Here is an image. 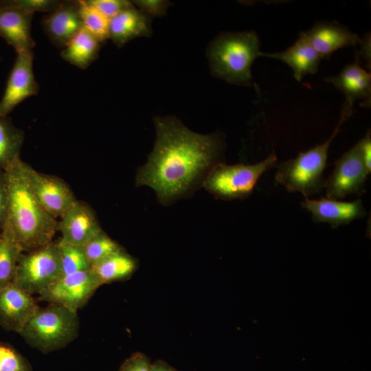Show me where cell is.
<instances>
[{
  "label": "cell",
  "mask_w": 371,
  "mask_h": 371,
  "mask_svg": "<svg viewBox=\"0 0 371 371\" xmlns=\"http://www.w3.org/2000/svg\"><path fill=\"white\" fill-rule=\"evenodd\" d=\"M156 141L147 162L137 170L135 186L152 188L158 201L168 205L191 196L216 164L224 143L218 134L203 135L172 117L154 119Z\"/></svg>",
  "instance_id": "1"
},
{
  "label": "cell",
  "mask_w": 371,
  "mask_h": 371,
  "mask_svg": "<svg viewBox=\"0 0 371 371\" xmlns=\"http://www.w3.org/2000/svg\"><path fill=\"white\" fill-rule=\"evenodd\" d=\"M26 165L19 157L5 170L8 193L6 221L23 251L29 252L52 243L58 231V221L34 195Z\"/></svg>",
  "instance_id": "2"
},
{
  "label": "cell",
  "mask_w": 371,
  "mask_h": 371,
  "mask_svg": "<svg viewBox=\"0 0 371 371\" xmlns=\"http://www.w3.org/2000/svg\"><path fill=\"white\" fill-rule=\"evenodd\" d=\"M260 46L259 37L254 31L221 34L207 49L213 75L229 83L251 86L252 64L261 57Z\"/></svg>",
  "instance_id": "3"
},
{
  "label": "cell",
  "mask_w": 371,
  "mask_h": 371,
  "mask_svg": "<svg viewBox=\"0 0 371 371\" xmlns=\"http://www.w3.org/2000/svg\"><path fill=\"white\" fill-rule=\"evenodd\" d=\"M353 113V109L342 106L341 116L331 135L323 143L301 152L293 159L278 164L275 179L289 192H299L304 198L317 194L324 188V170L330 146L344 122Z\"/></svg>",
  "instance_id": "4"
},
{
  "label": "cell",
  "mask_w": 371,
  "mask_h": 371,
  "mask_svg": "<svg viewBox=\"0 0 371 371\" xmlns=\"http://www.w3.org/2000/svg\"><path fill=\"white\" fill-rule=\"evenodd\" d=\"M77 311L50 304L38 308L19 335L31 347L49 353L65 347L78 335Z\"/></svg>",
  "instance_id": "5"
},
{
  "label": "cell",
  "mask_w": 371,
  "mask_h": 371,
  "mask_svg": "<svg viewBox=\"0 0 371 371\" xmlns=\"http://www.w3.org/2000/svg\"><path fill=\"white\" fill-rule=\"evenodd\" d=\"M278 157L273 151L266 159L254 164H216L210 170L203 187L216 199L224 201L245 199L254 191L260 177L276 167Z\"/></svg>",
  "instance_id": "6"
},
{
  "label": "cell",
  "mask_w": 371,
  "mask_h": 371,
  "mask_svg": "<svg viewBox=\"0 0 371 371\" xmlns=\"http://www.w3.org/2000/svg\"><path fill=\"white\" fill-rule=\"evenodd\" d=\"M62 276L61 262L57 242L21 254L13 283L30 293L47 289Z\"/></svg>",
  "instance_id": "7"
},
{
  "label": "cell",
  "mask_w": 371,
  "mask_h": 371,
  "mask_svg": "<svg viewBox=\"0 0 371 371\" xmlns=\"http://www.w3.org/2000/svg\"><path fill=\"white\" fill-rule=\"evenodd\" d=\"M370 174L357 143L335 161L332 173L325 180L326 198L339 200L352 194H363Z\"/></svg>",
  "instance_id": "8"
},
{
  "label": "cell",
  "mask_w": 371,
  "mask_h": 371,
  "mask_svg": "<svg viewBox=\"0 0 371 371\" xmlns=\"http://www.w3.org/2000/svg\"><path fill=\"white\" fill-rule=\"evenodd\" d=\"M26 172L34 195L56 220L64 216L78 201L69 186L61 178L38 172L27 164Z\"/></svg>",
  "instance_id": "9"
},
{
  "label": "cell",
  "mask_w": 371,
  "mask_h": 371,
  "mask_svg": "<svg viewBox=\"0 0 371 371\" xmlns=\"http://www.w3.org/2000/svg\"><path fill=\"white\" fill-rule=\"evenodd\" d=\"M101 286L91 269L60 278L39 294L40 299L78 311Z\"/></svg>",
  "instance_id": "10"
},
{
  "label": "cell",
  "mask_w": 371,
  "mask_h": 371,
  "mask_svg": "<svg viewBox=\"0 0 371 371\" xmlns=\"http://www.w3.org/2000/svg\"><path fill=\"white\" fill-rule=\"evenodd\" d=\"M38 89L33 71L32 51L17 54L0 100V115L8 116L24 100L37 94Z\"/></svg>",
  "instance_id": "11"
},
{
  "label": "cell",
  "mask_w": 371,
  "mask_h": 371,
  "mask_svg": "<svg viewBox=\"0 0 371 371\" xmlns=\"http://www.w3.org/2000/svg\"><path fill=\"white\" fill-rule=\"evenodd\" d=\"M38 308L30 293L12 283L0 291V326L19 334Z\"/></svg>",
  "instance_id": "12"
},
{
  "label": "cell",
  "mask_w": 371,
  "mask_h": 371,
  "mask_svg": "<svg viewBox=\"0 0 371 371\" xmlns=\"http://www.w3.org/2000/svg\"><path fill=\"white\" fill-rule=\"evenodd\" d=\"M60 219V240L71 245L82 247L102 231L95 212L85 201H77Z\"/></svg>",
  "instance_id": "13"
},
{
  "label": "cell",
  "mask_w": 371,
  "mask_h": 371,
  "mask_svg": "<svg viewBox=\"0 0 371 371\" xmlns=\"http://www.w3.org/2000/svg\"><path fill=\"white\" fill-rule=\"evenodd\" d=\"M300 204L302 208L311 213L315 223H328L333 229L348 225L366 215V209L360 199L345 202L324 197L320 199L304 198Z\"/></svg>",
  "instance_id": "14"
},
{
  "label": "cell",
  "mask_w": 371,
  "mask_h": 371,
  "mask_svg": "<svg viewBox=\"0 0 371 371\" xmlns=\"http://www.w3.org/2000/svg\"><path fill=\"white\" fill-rule=\"evenodd\" d=\"M322 59H328L336 51L348 47H355L361 38L347 27L337 22L320 21L302 32Z\"/></svg>",
  "instance_id": "15"
},
{
  "label": "cell",
  "mask_w": 371,
  "mask_h": 371,
  "mask_svg": "<svg viewBox=\"0 0 371 371\" xmlns=\"http://www.w3.org/2000/svg\"><path fill=\"white\" fill-rule=\"evenodd\" d=\"M43 28L57 47L64 48L82 28L78 10V1H61L42 20Z\"/></svg>",
  "instance_id": "16"
},
{
  "label": "cell",
  "mask_w": 371,
  "mask_h": 371,
  "mask_svg": "<svg viewBox=\"0 0 371 371\" xmlns=\"http://www.w3.org/2000/svg\"><path fill=\"white\" fill-rule=\"evenodd\" d=\"M324 80L344 94V106L353 109L355 102L360 100L362 107L370 106L371 74L361 67L358 56H356L355 62L345 66L339 74Z\"/></svg>",
  "instance_id": "17"
},
{
  "label": "cell",
  "mask_w": 371,
  "mask_h": 371,
  "mask_svg": "<svg viewBox=\"0 0 371 371\" xmlns=\"http://www.w3.org/2000/svg\"><path fill=\"white\" fill-rule=\"evenodd\" d=\"M34 14L0 3V36L16 54L32 51L35 45L31 34Z\"/></svg>",
  "instance_id": "18"
},
{
  "label": "cell",
  "mask_w": 371,
  "mask_h": 371,
  "mask_svg": "<svg viewBox=\"0 0 371 371\" xmlns=\"http://www.w3.org/2000/svg\"><path fill=\"white\" fill-rule=\"evenodd\" d=\"M260 56L277 59L289 65L298 82L306 75L316 74L322 60L302 32L293 45L286 49L272 53L262 52Z\"/></svg>",
  "instance_id": "19"
},
{
  "label": "cell",
  "mask_w": 371,
  "mask_h": 371,
  "mask_svg": "<svg viewBox=\"0 0 371 371\" xmlns=\"http://www.w3.org/2000/svg\"><path fill=\"white\" fill-rule=\"evenodd\" d=\"M148 16L134 6L110 19L109 38L121 47L129 41L151 34Z\"/></svg>",
  "instance_id": "20"
},
{
  "label": "cell",
  "mask_w": 371,
  "mask_h": 371,
  "mask_svg": "<svg viewBox=\"0 0 371 371\" xmlns=\"http://www.w3.org/2000/svg\"><path fill=\"white\" fill-rule=\"evenodd\" d=\"M138 267V262L124 249L111 254L90 267L101 286L128 279Z\"/></svg>",
  "instance_id": "21"
},
{
  "label": "cell",
  "mask_w": 371,
  "mask_h": 371,
  "mask_svg": "<svg viewBox=\"0 0 371 371\" xmlns=\"http://www.w3.org/2000/svg\"><path fill=\"white\" fill-rule=\"evenodd\" d=\"M101 43L85 28H82L61 51L66 61L85 69L97 58Z\"/></svg>",
  "instance_id": "22"
},
{
  "label": "cell",
  "mask_w": 371,
  "mask_h": 371,
  "mask_svg": "<svg viewBox=\"0 0 371 371\" xmlns=\"http://www.w3.org/2000/svg\"><path fill=\"white\" fill-rule=\"evenodd\" d=\"M23 252L10 226L5 221L0 233V291L13 283Z\"/></svg>",
  "instance_id": "23"
},
{
  "label": "cell",
  "mask_w": 371,
  "mask_h": 371,
  "mask_svg": "<svg viewBox=\"0 0 371 371\" xmlns=\"http://www.w3.org/2000/svg\"><path fill=\"white\" fill-rule=\"evenodd\" d=\"M24 133L16 127L10 117L0 115V169L5 170L20 157Z\"/></svg>",
  "instance_id": "24"
},
{
  "label": "cell",
  "mask_w": 371,
  "mask_h": 371,
  "mask_svg": "<svg viewBox=\"0 0 371 371\" xmlns=\"http://www.w3.org/2000/svg\"><path fill=\"white\" fill-rule=\"evenodd\" d=\"M78 10L82 27L100 43L109 38V20L89 4L87 0L78 1Z\"/></svg>",
  "instance_id": "25"
},
{
  "label": "cell",
  "mask_w": 371,
  "mask_h": 371,
  "mask_svg": "<svg viewBox=\"0 0 371 371\" xmlns=\"http://www.w3.org/2000/svg\"><path fill=\"white\" fill-rule=\"evenodd\" d=\"M57 243L60 256L62 276L90 269V265L82 247L60 240Z\"/></svg>",
  "instance_id": "26"
},
{
  "label": "cell",
  "mask_w": 371,
  "mask_h": 371,
  "mask_svg": "<svg viewBox=\"0 0 371 371\" xmlns=\"http://www.w3.org/2000/svg\"><path fill=\"white\" fill-rule=\"evenodd\" d=\"M91 265L123 249L103 230L82 247Z\"/></svg>",
  "instance_id": "27"
},
{
  "label": "cell",
  "mask_w": 371,
  "mask_h": 371,
  "mask_svg": "<svg viewBox=\"0 0 371 371\" xmlns=\"http://www.w3.org/2000/svg\"><path fill=\"white\" fill-rule=\"evenodd\" d=\"M0 371H32V368L16 348L0 341Z\"/></svg>",
  "instance_id": "28"
},
{
  "label": "cell",
  "mask_w": 371,
  "mask_h": 371,
  "mask_svg": "<svg viewBox=\"0 0 371 371\" xmlns=\"http://www.w3.org/2000/svg\"><path fill=\"white\" fill-rule=\"evenodd\" d=\"M60 1L56 0H6L0 1V3L32 13L35 12L49 13L56 9Z\"/></svg>",
  "instance_id": "29"
},
{
  "label": "cell",
  "mask_w": 371,
  "mask_h": 371,
  "mask_svg": "<svg viewBox=\"0 0 371 371\" xmlns=\"http://www.w3.org/2000/svg\"><path fill=\"white\" fill-rule=\"evenodd\" d=\"M87 1L109 21L121 12L133 6V3L126 0H87Z\"/></svg>",
  "instance_id": "30"
},
{
  "label": "cell",
  "mask_w": 371,
  "mask_h": 371,
  "mask_svg": "<svg viewBox=\"0 0 371 371\" xmlns=\"http://www.w3.org/2000/svg\"><path fill=\"white\" fill-rule=\"evenodd\" d=\"M151 366L149 358L145 354L136 352L125 359L118 371H151Z\"/></svg>",
  "instance_id": "31"
},
{
  "label": "cell",
  "mask_w": 371,
  "mask_h": 371,
  "mask_svg": "<svg viewBox=\"0 0 371 371\" xmlns=\"http://www.w3.org/2000/svg\"><path fill=\"white\" fill-rule=\"evenodd\" d=\"M170 2L161 0H139L134 1L135 4L142 12L147 16H161L165 14Z\"/></svg>",
  "instance_id": "32"
},
{
  "label": "cell",
  "mask_w": 371,
  "mask_h": 371,
  "mask_svg": "<svg viewBox=\"0 0 371 371\" xmlns=\"http://www.w3.org/2000/svg\"><path fill=\"white\" fill-rule=\"evenodd\" d=\"M8 193L5 170L0 169V230L8 217Z\"/></svg>",
  "instance_id": "33"
},
{
  "label": "cell",
  "mask_w": 371,
  "mask_h": 371,
  "mask_svg": "<svg viewBox=\"0 0 371 371\" xmlns=\"http://www.w3.org/2000/svg\"><path fill=\"white\" fill-rule=\"evenodd\" d=\"M358 144L364 161L365 165L369 172H371V134L370 130H368L366 135L360 140Z\"/></svg>",
  "instance_id": "34"
},
{
  "label": "cell",
  "mask_w": 371,
  "mask_h": 371,
  "mask_svg": "<svg viewBox=\"0 0 371 371\" xmlns=\"http://www.w3.org/2000/svg\"><path fill=\"white\" fill-rule=\"evenodd\" d=\"M360 49L357 52V56L363 58L369 63L370 65V34H367L363 38H361V41L359 44Z\"/></svg>",
  "instance_id": "35"
},
{
  "label": "cell",
  "mask_w": 371,
  "mask_h": 371,
  "mask_svg": "<svg viewBox=\"0 0 371 371\" xmlns=\"http://www.w3.org/2000/svg\"><path fill=\"white\" fill-rule=\"evenodd\" d=\"M151 371H179L167 362L157 360L152 363Z\"/></svg>",
  "instance_id": "36"
}]
</instances>
